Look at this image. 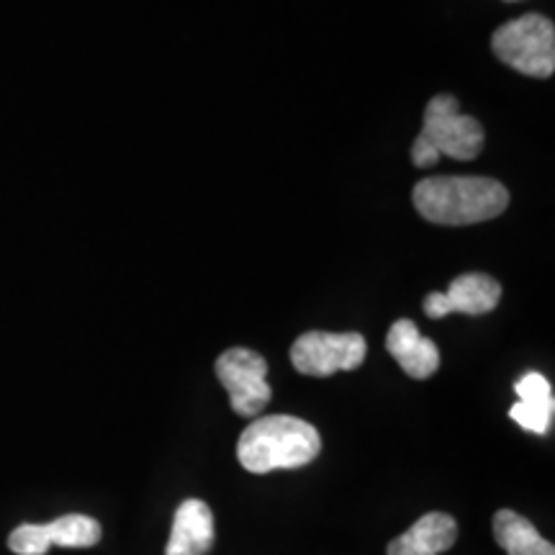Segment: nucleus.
I'll return each mask as SVG.
<instances>
[{
	"label": "nucleus",
	"instance_id": "nucleus-1",
	"mask_svg": "<svg viewBox=\"0 0 555 555\" xmlns=\"http://www.w3.org/2000/svg\"><path fill=\"white\" fill-rule=\"evenodd\" d=\"M506 206L509 191L494 178L435 176L414 185V208L429 224H481L504 214Z\"/></svg>",
	"mask_w": 555,
	"mask_h": 555
},
{
	"label": "nucleus",
	"instance_id": "nucleus-2",
	"mask_svg": "<svg viewBox=\"0 0 555 555\" xmlns=\"http://www.w3.org/2000/svg\"><path fill=\"white\" fill-rule=\"evenodd\" d=\"M322 453V437L309 422L288 414L258 416L240 435L237 457L249 474H270V470L301 468L317 461Z\"/></svg>",
	"mask_w": 555,
	"mask_h": 555
},
{
	"label": "nucleus",
	"instance_id": "nucleus-3",
	"mask_svg": "<svg viewBox=\"0 0 555 555\" xmlns=\"http://www.w3.org/2000/svg\"><path fill=\"white\" fill-rule=\"evenodd\" d=\"M486 142L483 127L474 116L463 114L453 95L440 93L427 103L425 124L412 147L416 168H433L442 155L453 159H474Z\"/></svg>",
	"mask_w": 555,
	"mask_h": 555
},
{
	"label": "nucleus",
	"instance_id": "nucleus-4",
	"mask_svg": "<svg viewBox=\"0 0 555 555\" xmlns=\"http://www.w3.org/2000/svg\"><path fill=\"white\" fill-rule=\"evenodd\" d=\"M491 50L504 65L530 78H551L555 69V26L540 13L499 26Z\"/></svg>",
	"mask_w": 555,
	"mask_h": 555
},
{
	"label": "nucleus",
	"instance_id": "nucleus-5",
	"mask_svg": "<svg viewBox=\"0 0 555 555\" xmlns=\"http://www.w3.org/2000/svg\"><path fill=\"white\" fill-rule=\"evenodd\" d=\"M214 371L219 384L227 388L234 414L253 420L270 404L273 391L268 384V360L260 352L247 347H229L217 358Z\"/></svg>",
	"mask_w": 555,
	"mask_h": 555
},
{
	"label": "nucleus",
	"instance_id": "nucleus-6",
	"mask_svg": "<svg viewBox=\"0 0 555 555\" xmlns=\"http://www.w3.org/2000/svg\"><path fill=\"white\" fill-rule=\"evenodd\" d=\"M367 352L365 337L358 332H307L291 347V363L298 373L330 378L339 371H356Z\"/></svg>",
	"mask_w": 555,
	"mask_h": 555
},
{
	"label": "nucleus",
	"instance_id": "nucleus-7",
	"mask_svg": "<svg viewBox=\"0 0 555 555\" xmlns=\"http://www.w3.org/2000/svg\"><path fill=\"white\" fill-rule=\"evenodd\" d=\"M101 522L88 515H65L47 525H18L9 535L16 555H44L52 545L93 547L101 543Z\"/></svg>",
	"mask_w": 555,
	"mask_h": 555
},
{
	"label": "nucleus",
	"instance_id": "nucleus-8",
	"mask_svg": "<svg viewBox=\"0 0 555 555\" xmlns=\"http://www.w3.org/2000/svg\"><path fill=\"white\" fill-rule=\"evenodd\" d=\"M502 298V286L496 278L486 273L457 275L446 294H429L425 298V314L429 319H442L448 314L481 317L496 309Z\"/></svg>",
	"mask_w": 555,
	"mask_h": 555
},
{
	"label": "nucleus",
	"instance_id": "nucleus-9",
	"mask_svg": "<svg viewBox=\"0 0 555 555\" xmlns=\"http://www.w3.org/2000/svg\"><path fill=\"white\" fill-rule=\"evenodd\" d=\"M386 350L401 365V371L416 380L435 376L437 367H440V350L433 339L416 330L412 319L393 322L386 337Z\"/></svg>",
	"mask_w": 555,
	"mask_h": 555
},
{
	"label": "nucleus",
	"instance_id": "nucleus-10",
	"mask_svg": "<svg viewBox=\"0 0 555 555\" xmlns=\"http://www.w3.org/2000/svg\"><path fill=\"white\" fill-rule=\"evenodd\" d=\"M217 530H214L211 506L201 499H185L172 517V530L165 555H206L214 547Z\"/></svg>",
	"mask_w": 555,
	"mask_h": 555
},
{
	"label": "nucleus",
	"instance_id": "nucleus-11",
	"mask_svg": "<svg viewBox=\"0 0 555 555\" xmlns=\"http://www.w3.org/2000/svg\"><path fill=\"white\" fill-rule=\"evenodd\" d=\"M457 540V522L455 517L446 515V512H429V515L420 517L388 543L386 555H440L450 551Z\"/></svg>",
	"mask_w": 555,
	"mask_h": 555
},
{
	"label": "nucleus",
	"instance_id": "nucleus-12",
	"mask_svg": "<svg viewBox=\"0 0 555 555\" xmlns=\"http://www.w3.org/2000/svg\"><path fill=\"white\" fill-rule=\"evenodd\" d=\"M519 401L509 409V416L527 433L545 435L553 425L555 399L553 388L540 373H525L515 386Z\"/></svg>",
	"mask_w": 555,
	"mask_h": 555
},
{
	"label": "nucleus",
	"instance_id": "nucleus-13",
	"mask_svg": "<svg viewBox=\"0 0 555 555\" xmlns=\"http://www.w3.org/2000/svg\"><path fill=\"white\" fill-rule=\"evenodd\" d=\"M494 538L506 555H555V545L535 530L530 519L515 509L494 515Z\"/></svg>",
	"mask_w": 555,
	"mask_h": 555
}]
</instances>
